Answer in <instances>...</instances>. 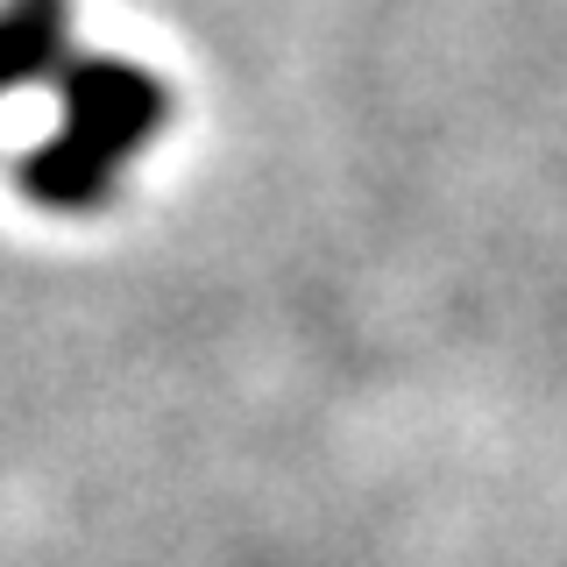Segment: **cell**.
I'll return each instance as SVG.
<instances>
[{"label":"cell","mask_w":567,"mask_h":567,"mask_svg":"<svg viewBox=\"0 0 567 567\" xmlns=\"http://www.w3.org/2000/svg\"><path fill=\"white\" fill-rule=\"evenodd\" d=\"M58 93H64V121L22 164V185L43 206H100L114 192V177L128 171V156L164 128L171 114L164 85L114 58H71Z\"/></svg>","instance_id":"obj_1"},{"label":"cell","mask_w":567,"mask_h":567,"mask_svg":"<svg viewBox=\"0 0 567 567\" xmlns=\"http://www.w3.org/2000/svg\"><path fill=\"white\" fill-rule=\"evenodd\" d=\"M71 58H79L71 50V0H8L0 8V100L35 79L58 85Z\"/></svg>","instance_id":"obj_2"}]
</instances>
